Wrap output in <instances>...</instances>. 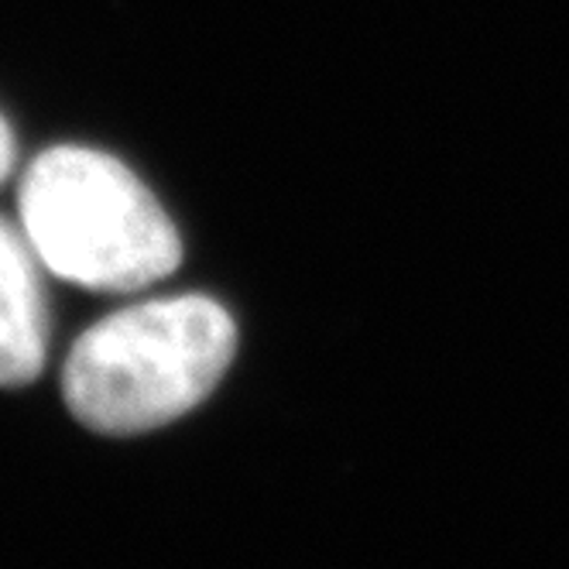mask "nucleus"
<instances>
[{
  "instance_id": "obj_3",
  "label": "nucleus",
  "mask_w": 569,
  "mask_h": 569,
  "mask_svg": "<svg viewBox=\"0 0 569 569\" xmlns=\"http://www.w3.org/2000/svg\"><path fill=\"white\" fill-rule=\"evenodd\" d=\"M49 302L38 254L24 233L0 220V388L31 385L46 368Z\"/></svg>"
},
{
  "instance_id": "obj_1",
  "label": "nucleus",
  "mask_w": 569,
  "mask_h": 569,
  "mask_svg": "<svg viewBox=\"0 0 569 569\" xmlns=\"http://www.w3.org/2000/svg\"><path fill=\"white\" fill-rule=\"evenodd\" d=\"M237 327L207 296L120 309L79 337L62 368L69 412L100 436L169 426L227 375Z\"/></svg>"
},
{
  "instance_id": "obj_4",
  "label": "nucleus",
  "mask_w": 569,
  "mask_h": 569,
  "mask_svg": "<svg viewBox=\"0 0 569 569\" xmlns=\"http://www.w3.org/2000/svg\"><path fill=\"white\" fill-rule=\"evenodd\" d=\"M11 169H14V134L4 124V117H0V182L11 176Z\"/></svg>"
},
{
  "instance_id": "obj_2",
  "label": "nucleus",
  "mask_w": 569,
  "mask_h": 569,
  "mask_svg": "<svg viewBox=\"0 0 569 569\" xmlns=\"http://www.w3.org/2000/svg\"><path fill=\"white\" fill-rule=\"evenodd\" d=\"M18 202L38 261L90 292L148 289L182 261L179 230L161 202L103 151H42L21 179Z\"/></svg>"
}]
</instances>
